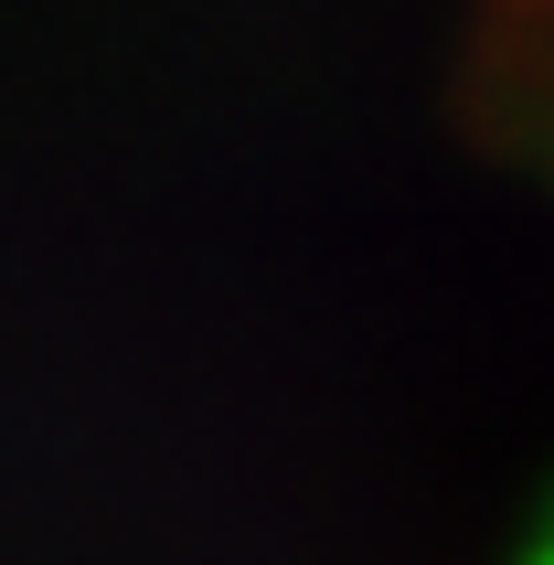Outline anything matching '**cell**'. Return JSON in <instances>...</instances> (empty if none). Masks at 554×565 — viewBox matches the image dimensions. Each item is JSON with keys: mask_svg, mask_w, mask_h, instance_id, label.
I'll list each match as a JSON object with an SVG mask.
<instances>
[{"mask_svg": "<svg viewBox=\"0 0 554 565\" xmlns=\"http://www.w3.org/2000/svg\"><path fill=\"white\" fill-rule=\"evenodd\" d=\"M533 565H554V534H544V555H533Z\"/></svg>", "mask_w": 554, "mask_h": 565, "instance_id": "obj_1", "label": "cell"}]
</instances>
